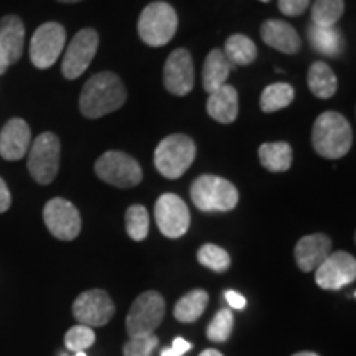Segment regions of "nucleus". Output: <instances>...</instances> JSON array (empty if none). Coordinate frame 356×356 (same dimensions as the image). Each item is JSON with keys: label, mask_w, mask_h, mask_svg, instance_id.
I'll return each instance as SVG.
<instances>
[{"label": "nucleus", "mask_w": 356, "mask_h": 356, "mask_svg": "<svg viewBox=\"0 0 356 356\" xmlns=\"http://www.w3.org/2000/svg\"><path fill=\"white\" fill-rule=\"evenodd\" d=\"M30 142L32 132L29 124L24 119L13 118L0 131V155L10 162L24 159L30 149Z\"/></svg>", "instance_id": "obj_16"}, {"label": "nucleus", "mask_w": 356, "mask_h": 356, "mask_svg": "<svg viewBox=\"0 0 356 356\" xmlns=\"http://www.w3.org/2000/svg\"><path fill=\"white\" fill-rule=\"evenodd\" d=\"M207 111L210 118L221 124H231L236 121L239 113L238 91L229 84H225L215 92H211L207 102Z\"/></svg>", "instance_id": "obj_20"}, {"label": "nucleus", "mask_w": 356, "mask_h": 356, "mask_svg": "<svg viewBox=\"0 0 356 356\" xmlns=\"http://www.w3.org/2000/svg\"><path fill=\"white\" fill-rule=\"evenodd\" d=\"M190 348H191V345L186 340H184V338L178 337V338H175V340H173L172 350L175 351L178 356H181L184 353H186V351H188Z\"/></svg>", "instance_id": "obj_37"}, {"label": "nucleus", "mask_w": 356, "mask_h": 356, "mask_svg": "<svg viewBox=\"0 0 356 356\" xmlns=\"http://www.w3.org/2000/svg\"><path fill=\"white\" fill-rule=\"evenodd\" d=\"M159 345V337L152 333L147 337L129 338V341L124 345V356H152L154 350Z\"/></svg>", "instance_id": "obj_33"}, {"label": "nucleus", "mask_w": 356, "mask_h": 356, "mask_svg": "<svg viewBox=\"0 0 356 356\" xmlns=\"http://www.w3.org/2000/svg\"><path fill=\"white\" fill-rule=\"evenodd\" d=\"M259 160L269 172H287L292 165V147L287 142H270L259 147Z\"/></svg>", "instance_id": "obj_25"}, {"label": "nucleus", "mask_w": 356, "mask_h": 356, "mask_svg": "<svg viewBox=\"0 0 356 356\" xmlns=\"http://www.w3.org/2000/svg\"><path fill=\"white\" fill-rule=\"evenodd\" d=\"M8 66H10V63H8V60H7L6 53H3V50H2V47H0V74L6 73V71L8 70Z\"/></svg>", "instance_id": "obj_38"}, {"label": "nucleus", "mask_w": 356, "mask_h": 356, "mask_svg": "<svg viewBox=\"0 0 356 356\" xmlns=\"http://www.w3.org/2000/svg\"><path fill=\"white\" fill-rule=\"evenodd\" d=\"M126 99L127 92L122 79L111 71H102L89 78L83 86L79 109L84 118L99 119L122 108Z\"/></svg>", "instance_id": "obj_1"}, {"label": "nucleus", "mask_w": 356, "mask_h": 356, "mask_svg": "<svg viewBox=\"0 0 356 356\" xmlns=\"http://www.w3.org/2000/svg\"><path fill=\"white\" fill-rule=\"evenodd\" d=\"M345 12V0H315L312 6V24L317 26H337Z\"/></svg>", "instance_id": "obj_28"}, {"label": "nucleus", "mask_w": 356, "mask_h": 356, "mask_svg": "<svg viewBox=\"0 0 356 356\" xmlns=\"http://www.w3.org/2000/svg\"><path fill=\"white\" fill-rule=\"evenodd\" d=\"M58 2H61V3H78V2H81V0H58Z\"/></svg>", "instance_id": "obj_42"}, {"label": "nucleus", "mask_w": 356, "mask_h": 356, "mask_svg": "<svg viewBox=\"0 0 356 356\" xmlns=\"http://www.w3.org/2000/svg\"><path fill=\"white\" fill-rule=\"evenodd\" d=\"M233 323L234 318L231 310L221 309L215 315V318L211 320V323L208 325V340L213 341V343H225V341L231 337V332H233Z\"/></svg>", "instance_id": "obj_31"}, {"label": "nucleus", "mask_w": 356, "mask_h": 356, "mask_svg": "<svg viewBox=\"0 0 356 356\" xmlns=\"http://www.w3.org/2000/svg\"><path fill=\"white\" fill-rule=\"evenodd\" d=\"M292 356H320L317 353H314V351H300V353H296Z\"/></svg>", "instance_id": "obj_40"}, {"label": "nucleus", "mask_w": 356, "mask_h": 356, "mask_svg": "<svg viewBox=\"0 0 356 356\" xmlns=\"http://www.w3.org/2000/svg\"><path fill=\"white\" fill-rule=\"evenodd\" d=\"M12 204V197L10 191H8V186L6 181L0 178V213H6Z\"/></svg>", "instance_id": "obj_36"}, {"label": "nucleus", "mask_w": 356, "mask_h": 356, "mask_svg": "<svg viewBox=\"0 0 356 356\" xmlns=\"http://www.w3.org/2000/svg\"><path fill=\"white\" fill-rule=\"evenodd\" d=\"M163 84L175 96H186L193 89L195 68L188 50L177 48L170 53L163 66Z\"/></svg>", "instance_id": "obj_15"}, {"label": "nucleus", "mask_w": 356, "mask_h": 356, "mask_svg": "<svg viewBox=\"0 0 356 356\" xmlns=\"http://www.w3.org/2000/svg\"><path fill=\"white\" fill-rule=\"evenodd\" d=\"M155 221L163 236L181 238L190 228L188 207L175 193H163L155 203Z\"/></svg>", "instance_id": "obj_13"}, {"label": "nucleus", "mask_w": 356, "mask_h": 356, "mask_svg": "<svg viewBox=\"0 0 356 356\" xmlns=\"http://www.w3.org/2000/svg\"><path fill=\"white\" fill-rule=\"evenodd\" d=\"M25 44V25L20 17L6 15L0 20V47L8 63L13 65L22 58Z\"/></svg>", "instance_id": "obj_19"}, {"label": "nucleus", "mask_w": 356, "mask_h": 356, "mask_svg": "<svg viewBox=\"0 0 356 356\" xmlns=\"http://www.w3.org/2000/svg\"><path fill=\"white\" fill-rule=\"evenodd\" d=\"M165 315V299L162 293L147 291L140 293L129 310L126 318V328L129 338L152 335L155 328L162 323Z\"/></svg>", "instance_id": "obj_6"}, {"label": "nucleus", "mask_w": 356, "mask_h": 356, "mask_svg": "<svg viewBox=\"0 0 356 356\" xmlns=\"http://www.w3.org/2000/svg\"><path fill=\"white\" fill-rule=\"evenodd\" d=\"M197 157V147L188 136L173 134L160 140L155 149V168L168 180H177L188 170Z\"/></svg>", "instance_id": "obj_3"}, {"label": "nucleus", "mask_w": 356, "mask_h": 356, "mask_svg": "<svg viewBox=\"0 0 356 356\" xmlns=\"http://www.w3.org/2000/svg\"><path fill=\"white\" fill-rule=\"evenodd\" d=\"M222 53H225L226 60H228L233 66L251 65L257 58L256 43L249 37H246V35L241 33L231 35V37L226 40Z\"/></svg>", "instance_id": "obj_26"}, {"label": "nucleus", "mask_w": 356, "mask_h": 356, "mask_svg": "<svg viewBox=\"0 0 356 356\" xmlns=\"http://www.w3.org/2000/svg\"><path fill=\"white\" fill-rule=\"evenodd\" d=\"M312 144L315 152L323 159H341L350 152L353 144V131L345 115L335 111L320 114L312 131Z\"/></svg>", "instance_id": "obj_2"}, {"label": "nucleus", "mask_w": 356, "mask_h": 356, "mask_svg": "<svg viewBox=\"0 0 356 356\" xmlns=\"http://www.w3.org/2000/svg\"><path fill=\"white\" fill-rule=\"evenodd\" d=\"M261 38L267 47L286 55H296L302 48V40L297 35V30L284 20H266L261 26Z\"/></svg>", "instance_id": "obj_18"}, {"label": "nucleus", "mask_w": 356, "mask_h": 356, "mask_svg": "<svg viewBox=\"0 0 356 356\" xmlns=\"http://www.w3.org/2000/svg\"><path fill=\"white\" fill-rule=\"evenodd\" d=\"M96 175L118 188H134L142 181V167L131 155L109 150L96 160Z\"/></svg>", "instance_id": "obj_8"}, {"label": "nucleus", "mask_w": 356, "mask_h": 356, "mask_svg": "<svg viewBox=\"0 0 356 356\" xmlns=\"http://www.w3.org/2000/svg\"><path fill=\"white\" fill-rule=\"evenodd\" d=\"M115 307L109 293L102 289H91L79 293L73 302V315L79 325L86 327H102L113 318Z\"/></svg>", "instance_id": "obj_12"}, {"label": "nucleus", "mask_w": 356, "mask_h": 356, "mask_svg": "<svg viewBox=\"0 0 356 356\" xmlns=\"http://www.w3.org/2000/svg\"><path fill=\"white\" fill-rule=\"evenodd\" d=\"M74 356H88L86 351H79V353H76Z\"/></svg>", "instance_id": "obj_43"}, {"label": "nucleus", "mask_w": 356, "mask_h": 356, "mask_svg": "<svg viewBox=\"0 0 356 356\" xmlns=\"http://www.w3.org/2000/svg\"><path fill=\"white\" fill-rule=\"evenodd\" d=\"M43 220L48 231L60 241H73L81 233V215L65 198H53L44 204Z\"/></svg>", "instance_id": "obj_10"}, {"label": "nucleus", "mask_w": 356, "mask_h": 356, "mask_svg": "<svg viewBox=\"0 0 356 356\" xmlns=\"http://www.w3.org/2000/svg\"><path fill=\"white\" fill-rule=\"evenodd\" d=\"M66 43V30L56 22L40 25L30 42V60L38 70H47L56 63Z\"/></svg>", "instance_id": "obj_9"}, {"label": "nucleus", "mask_w": 356, "mask_h": 356, "mask_svg": "<svg viewBox=\"0 0 356 356\" xmlns=\"http://www.w3.org/2000/svg\"><path fill=\"white\" fill-rule=\"evenodd\" d=\"M310 6V0H279V10L287 17H299Z\"/></svg>", "instance_id": "obj_34"}, {"label": "nucleus", "mask_w": 356, "mask_h": 356, "mask_svg": "<svg viewBox=\"0 0 356 356\" xmlns=\"http://www.w3.org/2000/svg\"><path fill=\"white\" fill-rule=\"evenodd\" d=\"M200 356H222V353H220V351L218 350H204V351H202V353H200Z\"/></svg>", "instance_id": "obj_39"}, {"label": "nucleus", "mask_w": 356, "mask_h": 356, "mask_svg": "<svg viewBox=\"0 0 356 356\" xmlns=\"http://www.w3.org/2000/svg\"><path fill=\"white\" fill-rule=\"evenodd\" d=\"M225 299L228 302V305L231 309H236V310H241L246 307V299L241 296V293L234 292V291H226L225 292Z\"/></svg>", "instance_id": "obj_35"}, {"label": "nucleus", "mask_w": 356, "mask_h": 356, "mask_svg": "<svg viewBox=\"0 0 356 356\" xmlns=\"http://www.w3.org/2000/svg\"><path fill=\"white\" fill-rule=\"evenodd\" d=\"M293 96H296V92L289 83L269 84L261 95V109L264 113H275V111L291 106Z\"/></svg>", "instance_id": "obj_27"}, {"label": "nucleus", "mask_w": 356, "mask_h": 356, "mask_svg": "<svg viewBox=\"0 0 356 356\" xmlns=\"http://www.w3.org/2000/svg\"><path fill=\"white\" fill-rule=\"evenodd\" d=\"M198 262L215 273H226L231 266V257L225 249L216 244H203L198 249Z\"/></svg>", "instance_id": "obj_30"}, {"label": "nucleus", "mask_w": 356, "mask_h": 356, "mask_svg": "<svg viewBox=\"0 0 356 356\" xmlns=\"http://www.w3.org/2000/svg\"><path fill=\"white\" fill-rule=\"evenodd\" d=\"M60 139L53 132L40 134L30 147L29 172L40 185H50L60 170Z\"/></svg>", "instance_id": "obj_7"}, {"label": "nucleus", "mask_w": 356, "mask_h": 356, "mask_svg": "<svg viewBox=\"0 0 356 356\" xmlns=\"http://www.w3.org/2000/svg\"><path fill=\"white\" fill-rule=\"evenodd\" d=\"M96 341V333L92 332L91 327L86 325H76L71 327L65 335V345L70 351L79 353V351H86L91 348Z\"/></svg>", "instance_id": "obj_32"}, {"label": "nucleus", "mask_w": 356, "mask_h": 356, "mask_svg": "<svg viewBox=\"0 0 356 356\" xmlns=\"http://www.w3.org/2000/svg\"><path fill=\"white\" fill-rule=\"evenodd\" d=\"M149 211L142 204H132L126 211V229L134 241H144L149 236Z\"/></svg>", "instance_id": "obj_29"}, {"label": "nucleus", "mask_w": 356, "mask_h": 356, "mask_svg": "<svg viewBox=\"0 0 356 356\" xmlns=\"http://www.w3.org/2000/svg\"><path fill=\"white\" fill-rule=\"evenodd\" d=\"M210 296L203 289H195L188 293H185L180 300L177 302L173 309V317L181 323H193L202 317L204 309H207Z\"/></svg>", "instance_id": "obj_24"}, {"label": "nucleus", "mask_w": 356, "mask_h": 356, "mask_svg": "<svg viewBox=\"0 0 356 356\" xmlns=\"http://www.w3.org/2000/svg\"><path fill=\"white\" fill-rule=\"evenodd\" d=\"M178 17L175 8L167 2H152L142 10L137 32L142 42L149 47H165L175 37Z\"/></svg>", "instance_id": "obj_4"}, {"label": "nucleus", "mask_w": 356, "mask_h": 356, "mask_svg": "<svg viewBox=\"0 0 356 356\" xmlns=\"http://www.w3.org/2000/svg\"><path fill=\"white\" fill-rule=\"evenodd\" d=\"M261 2H269V0H261Z\"/></svg>", "instance_id": "obj_44"}, {"label": "nucleus", "mask_w": 356, "mask_h": 356, "mask_svg": "<svg viewBox=\"0 0 356 356\" xmlns=\"http://www.w3.org/2000/svg\"><path fill=\"white\" fill-rule=\"evenodd\" d=\"M99 48V35L95 29H83L74 35L65 51L61 71L66 79H76L81 76L91 65Z\"/></svg>", "instance_id": "obj_11"}, {"label": "nucleus", "mask_w": 356, "mask_h": 356, "mask_svg": "<svg viewBox=\"0 0 356 356\" xmlns=\"http://www.w3.org/2000/svg\"><path fill=\"white\" fill-rule=\"evenodd\" d=\"M233 65L226 60L225 53L220 48H215L208 53L207 60L203 65V88L207 92H215L216 89L225 86L226 79L229 76Z\"/></svg>", "instance_id": "obj_22"}, {"label": "nucleus", "mask_w": 356, "mask_h": 356, "mask_svg": "<svg viewBox=\"0 0 356 356\" xmlns=\"http://www.w3.org/2000/svg\"><path fill=\"white\" fill-rule=\"evenodd\" d=\"M356 279L355 257L345 251L332 252L315 269V282L323 291H340Z\"/></svg>", "instance_id": "obj_14"}, {"label": "nucleus", "mask_w": 356, "mask_h": 356, "mask_svg": "<svg viewBox=\"0 0 356 356\" xmlns=\"http://www.w3.org/2000/svg\"><path fill=\"white\" fill-rule=\"evenodd\" d=\"M307 83H309L310 91L320 99H330L338 88L337 74L323 61H315L310 66L309 74H307Z\"/></svg>", "instance_id": "obj_23"}, {"label": "nucleus", "mask_w": 356, "mask_h": 356, "mask_svg": "<svg viewBox=\"0 0 356 356\" xmlns=\"http://www.w3.org/2000/svg\"><path fill=\"white\" fill-rule=\"evenodd\" d=\"M162 356H178V355L172 348H165L162 351Z\"/></svg>", "instance_id": "obj_41"}, {"label": "nucleus", "mask_w": 356, "mask_h": 356, "mask_svg": "<svg viewBox=\"0 0 356 356\" xmlns=\"http://www.w3.org/2000/svg\"><path fill=\"white\" fill-rule=\"evenodd\" d=\"M61 356H66V355H61Z\"/></svg>", "instance_id": "obj_45"}, {"label": "nucleus", "mask_w": 356, "mask_h": 356, "mask_svg": "<svg viewBox=\"0 0 356 356\" xmlns=\"http://www.w3.org/2000/svg\"><path fill=\"white\" fill-rule=\"evenodd\" d=\"M190 197L195 207L202 211H231L239 202L238 188L216 175H202L193 181Z\"/></svg>", "instance_id": "obj_5"}, {"label": "nucleus", "mask_w": 356, "mask_h": 356, "mask_svg": "<svg viewBox=\"0 0 356 356\" xmlns=\"http://www.w3.org/2000/svg\"><path fill=\"white\" fill-rule=\"evenodd\" d=\"M297 266L304 273H312L332 254V239L322 233L304 236L296 244Z\"/></svg>", "instance_id": "obj_17"}, {"label": "nucleus", "mask_w": 356, "mask_h": 356, "mask_svg": "<svg viewBox=\"0 0 356 356\" xmlns=\"http://www.w3.org/2000/svg\"><path fill=\"white\" fill-rule=\"evenodd\" d=\"M307 38L315 51L328 58H337L343 53L345 40L337 26H307Z\"/></svg>", "instance_id": "obj_21"}]
</instances>
